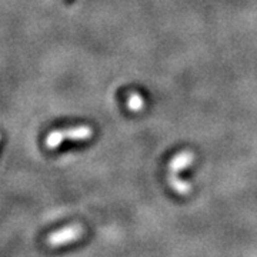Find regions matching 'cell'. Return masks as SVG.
<instances>
[{"mask_svg":"<svg viewBox=\"0 0 257 257\" xmlns=\"http://www.w3.org/2000/svg\"><path fill=\"white\" fill-rule=\"evenodd\" d=\"M127 107L130 111H140L145 107V101H143L142 96L139 93H132L128 96Z\"/></svg>","mask_w":257,"mask_h":257,"instance_id":"4","label":"cell"},{"mask_svg":"<svg viewBox=\"0 0 257 257\" xmlns=\"http://www.w3.org/2000/svg\"><path fill=\"white\" fill-rule=\"evenodd\" d=\"M93 136V128L90 126H77V127L64 128V130H53L47 135L45 145L47 149H56L60 146L66 140L70 142H80V140H89Z\"/></svg>","mask_w":257,"mask_h":257,"instance_id":"2","label":"cell"},{"mask_svg":"<svg viewBox=\"0 0 257 257\" xmlns=\"http://www.w3.org/2000/svg\"><path fill=\"white\" fill-rule=\"evenodd\" d=\"M83 234V227L82 226H79V224H76V226H70V227H66L62 231H59V233H55V234H52L50 236V243L52 244H64V243H69V241H73L74 239H77V237H80Z\"/></svg>","mask_w":257,"mask_h":257,"instance_id":"3","label":"cell"},{"mask_svg":"<svg viewBox=\"0 0 257 257\" xmlns=\"http://www.w3.org/2000/svg\"><path fill=\"white\" fill-rule=\"evenodd\" d=\"M194 160H196V155L193 152L183 150V152L177 153L169 163V176H167L169 177V184L180 196H186L187 193L192 190V186L187 182H184V180H180L179 173L186 170L187 167H190L194 163Z\"/></svg>","mask_w":257,"mask_h":257,"instance_id":"1","label":"cell"},{"mask_svg":"<svg viewBox=\"0 0 257 257\" xmlns=\"http://www.w3.org/2000/svg\"><path fill=\"white\" fill-rule=\"evenodd\" d=\"M0 139H2V136H0Z\"/></svg>","mask_w":257,"mask_h":257,"instance_id":"5","label":"cell"}]
</instances>
